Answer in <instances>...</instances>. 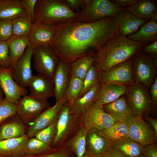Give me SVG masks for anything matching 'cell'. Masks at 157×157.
Listing matches in <instances>:
<instances>
[{
    "label": "cell",
    "instance_id": "6da1fadb",
    "mask_svg": "<svg viewBox=\"0 0 157 157\" xmlns=\"http://www.w3.org/2000/svg\"><path fill=\"white\" fill-rule=\"evenodd\" d=\"M55 25L56 34L49 45L61 59L68 64L84 56H93L119 33L115 17L92 23L75 21Z\"/></svg>",
    "mask_w": 157,
    "mask_h": 157
},
{
    "label": "cell",
    "instance_id": "7a4b0ae2",
    "mask_svg": "<svg viewBox=\"0 0 157 157\" xmlns=\"http://www.w3.org/2000/svg\"><path fill=\"white\" fill-rule=\"evenodd\" d=\"M145 45L119 33L109 40L93 56V64L99 71L131 58Z\"/></svg>",
    "mask_w": 157,
    "mask_h": 157
},
{
    "label": "cell",
    "instance_id": "3957f363",
    "mask_svg": "<svg viewBox=\"0 0 157 157\" xmlns=\"http://www.w3.org/2000/svg\"><path fill=\"white\" fill-rule=\"evenodd\" d=\"M83 114L77 110L67 101L57 115L56 130L52 148L61 147L73 137L83 126Z\"/></svg>",
    "mask_w": 157,
    "mask_h": 157
},
{
    "label": "cell",
    "instance_id": "277c9868",
    "mask_svg": "<svg viewBox=\"0 0 157 157\" xmlns=\"http://www.w3.org/2000/svg\"><path fill=\"white\" fill-rule=\"evenodd\" d=\"M34 15V22L54 25L79 19V14L72 11L65 0H37Z\"/></svg>",
    "mask_w": 157,
    "mask_h": 157
},
{
    "label": "cell",
    "instance_id": "5b68a950",
    "mask_svg": "<svg viewBox=\"0 0 157 157\" xmlns=\"http://www.w3.org/2000/svg\"><path fill=\"white\" fill-rule=\"evenodd\" d=\"M33 67L38 74L51 81L61 58L50 45L34 47Z\"/></svg>",
    "mask_w": 157,
    "mask_h": 157
},
{
    "label": "cell",
    "instance_id": "8992f818",
    "mask_svg": "<svg viewBox=\"0 0 157 157\" xmlns=\"http://www.w3.org/2000/svg\"><path fill=\"white\" fill-rule=\"evenodd\" d=\"M126 9L121 8L110 0H89L79 13L78 21L92 23L108 17H115L119 11Z\"/></svg>",
    "mask_w": 157,
    "mask_h": 157
},
{
    "label": "cell",
    "instance_id": "52a82bcc",
    "mask_svg": "<svg viewBox=\"0 0 157 157\" xmlns=\"http://www.w3.org/2000/svg\"><path fill=\"white\" fill-rule=\"evenodd\" d=\"M131 63L134 83H140L149 88L157 75V67L153 58L140 51L131 58Z\"/></svg>",
    "mask_w": 157,
    "mask_h": 157
},
{
    "label": "cell",
    "instance_id": "ba28073f",
    "mask_svg": "<svg viewBox=\"0 0 157 157\" xmlns=\"http://www.w3.org/2000/svg\"><path fill=\"white\" fill-rule=\"evenodd\" d=\"M149 89L142 84L136 83L127 87L126 100L136 116L142 117L144 112L151 109Z\"/></svg>",
    "mask_w": 157,
    "mask_h": 157
},
{
    "label": "cell",
    "instance_id": "9c48e42d",
    "mask_svg": "<svg viewBox=\"0 0 157 157\" xmlns=\"http://www.w3.org/2000/svg\"><path fill=\"white\" fill-rule=\"evenodd\" d=\"M99 83L101 85L113 83L127 87L134 83L132 72L131 58L115 65L105 71L99 72Z\"/></svg>",
    "mask_w": 157,
    "mask_h": 157
},
{
    "label": "cell",
    "instance_id": "30bf717a",
    "mask_svg": "<svg viewBox=\"0 0 157 157\" xmlns=\"http://www.w3.org/2000/svg\"><path fill=\"white\" fill-rule=\"evenodd\" d=\"M16 105L17 114L26 126L51 106L47 100L35 99L29 94L22 97Z\"/></svg>",
    "mask_w": 157,
    "mask_h": 157
},
{
    "label": "cell",
    "instance_id": "8fae6325",
    "mask_svg": "<svg viewBox=\"0 0 157 157\" xmlns=\"http://www.w3.org/2000/svg\"><path fill=\"white\" fill-rule=\"evenodd\" d=\"M115 122L102 106L94 102L83 114V126L88 130L99 131L109 127Z\"/></svg>",
    "mask_w": 157,
    "mask_h": 157
},
{
    "label": "cell",
    "instance_id": "7c38bea8",
    "mask_svg": "<svg viewBox=\"0 0 157 157\" xmlns=\"http://www.w3.org/2000/svg\"><path fill=\"white\" fill-rule=\"evenodd\" d=\"M129 137L142 146L155 143L157 135L148 122L142 117L135 116L130 122Z\"/></svg>",
    "mask_w": 157,
    "mask_h": 157
},
{
    "label": "cell",
    "instance_id": "4fadbf2b",
    "mask_svg": "<svg viewBox=\"0 0 157 157\" xmlns=\"http://www.w3.org/2000/svg\"><path fill=\"white\" fill-rule=\"evenodd\" d=\"M10 67H0V85L5 98L9 102L17 104L22 97L27 95L28 90L20 86L14 80Z\"/></svg>",
    "mask_w": 157,
    "mask_h": 157
},
{
    "label": "cell",
    "instance_id": "5bb4252c",
    "mask_svg": "<svg viewBox=\"0 0 157 157\" xmlns=\"http://www.w3.org/2000/svg\"><path fill=\"white\" fill-rule=\"evenodd\" d=\"M33 48L34 46L31 44L28 45L12 69L14 80L20 86L24 88L28 87L33 75L31 67Z\"/></svg>",
    "mask_w": 157,
    "mask_h": 157
},
{
    "label": "cell",
    "instance_id": "9a60e30c",
    "mask_svg": "<svg viewBox=\"0 0 157 157\" xmlns=\"http://www.w3.org/2000/svg\"><path fill=\"white\" fill-rule=\"evenodd\" d=\"M67 101L66 95L55 104L42 111L32 122L26 126V134L28 138L34 137L38 131L49 126L56 119L61 108Z\"/></svg>",
    "mask_w": 157,
    "mask_h": 157
},
{
    "label": "cell",
    "instance_id": "2e32d148",
    "mask_svg": "<svg viewBox=\"0 0 157 157\" xmlns=\"http://www.w3.org/2000/svg\"><path fill=\"white\" fill-rule=\"evenodd\" d=\"M56 32L55 25L46 23L34 22L28 37L34 47L49 45Z\"/></svg>",
    "mask_w": 157,
    "mask_h": 157
},
{
    "label": "cell",
    "instance_id": "e0dca14e",
    "mask_svg": "<svg viewBox=\"0 0 157 157\" xmlns=\"http://www.w3.org/2000/svg\"><path fill=\"white\" fill-rule=\"evenodd\" d=\"M102 106L104 110L116 122H122L128 125L136 116L127 104L125 97L122 96L116 100Z\"/></svg>",
    "mask_w": 157,
    "mask_h": 157
},
{
    "label": "cell",
    "instance_id": "ac0fdd59",
    "mask_svg": "<svg viewBox=\"0 0 157 157\" xmlns=\"http://www.w3.org/2000/svg\"><path fill=\"white\" fill-rule=\"evenodd\" d=\"M115 17L118 26L119 33L126 37L137 32L143 24L148 21L134 15L127 9L119 11Z\"/></svg>",
    "mask_w": 157,
    "mask_h": 157
},
{
    "label": "cell",
    "instance_id": "d6986e66",
    "mask_svg": "<svg viewBox=\"0 0 157 157\" xmlns=\"http://www.w3.org/2000/svg\"><path fill=\"white\" fill-rule=\"evenodd\" d=\"M28 139L25 134L19 137L0 140V156L5 157L26 156Z\"/></svg>",
    "mask_w": 157,
    "mask_h": 157
},
{
    "label": "cell",
    "instance_id": "ffe728a7",
    "mask_svg": "<svg viewBox=\"0 0 157 157\" xmlns=\"http://www.w3.org/2000/svg\"><path fill=\"white\" fill-rule=\"evenodd\" d=\"M112 143L98 131L88 130L85 138V153L91 157H101Z\"/></svg>",
    "mask_w": 157,
    "mask_h": 157
},
{
    "label": "cell",
    "instance_id": "44dd1931",
    "mask_svg": "<svg viewBox=\"0 0 157 157\" xmlns=\"http://www.w3.org/2000/svg\"><path fill=\"white\" fill-rule=\"evenodd\" d=\"M70 64L61 60L54 74L52 82L56 101L66 94L70 81Z\"/></svg>",
    "mask_w": 157,
    "mask_h": 157
},
{
    "label": "cell",
    "instance_id": "7402d4cb",
    "mask_svg": "<svg viewBox=\"0 0 157 157\" xmlns=\"http://www.w3.org/2000/svg\"><path fill=\"white\" fill-rule=\"evenodd\" d=\"M26 126L16 114L0 125V140L21 137L26 134Z\"/></svg>",
    "mask_w": 157,
    "mask_h": 157
},
{
    "label": "cell",
    "instance_id": "603a6c76",
    "mask_svg": "<svg viewBox=\"0 0 157 157\" xmlns=\"http://www.w3.org/2000/svg\"><path fill=\"white\" fill-rule=\"evenodd\" d=\"M29 95L40 99H47L54 95L52 82L39 74L33 75L28 85Z\"/></svg>",
    "mask_w": 157,
    "mask_h": 157
},
{
    "label": "cell",
    "instance_id": "cb8c5ba5",
    "mask_svg": "<svg viewBox=\"0 0 157 157\" xmlns=\"http://www.w3.org/2000/svg\"><path fill=\"white\" fill-rule=\"evenodd\" d=\"M127 89L125 86L115 83L101 85L94 102L101 106L111 103L125 94Z\"/></svg>",
    "mask_w": 157,
    "mask_h": 157
},
{
    "label": "cell",
    "instance_id": "d4e9b609",
    "mask_svg": "<svg viewBox=\"0 0 157 157\" xmlns=\"http://www.w3.org/2000/svg\"><path fill=\"white\" fill-rule=\"evenodd\" d=\"M9 51L10 67L13 69L17 60L31 44L28 36L12 35L6 41Z\"/></svg>",
    "mask_w": 157,
    "mask_h": 157
},
{
    "label": "cell",
    "instance_id": "484cf974",
    "mask_svg": "<svg viewBox=\"0 0 157 157\" xmlns=\"http://www.w3.org/2000/svg\"><path fill=\"white\" fill-rule=\"evenodd\" d=\"M129 39L147 44L157 40V21L152 19L143 24Z\"/></svg>",
    "mask_w": 157,
    "mask_h": 157
},
{
    "label": "cell",
    "instance_id": "4316f807",
    "mask_svg": "<svg viewBox=\"0 0 157 157\" xmlns=\"http://www.w3.org/2000/svg\"><path fill=\"white\" fill-rule=\"evenodd\" d=\"M134 15L148 21H157V8L156 2L151 0H137L131 8L127 9Z\"/></svg>",
    "mask_w": 157,
    "mask_h": 157
},
{
    "label": "cell",
    "instance_id": "83f0119b",
    "mask_svg": "<svg viewBox=\"0 0 157 157\" xmlns=\"http://www.w3.org/2000/svg\"><path fill=\"white\" fill-rule=\"evenodd\" d=\"M27 16L26 10L19 0H4L0 6V20H13Z\"/></svg>",
    "mask_w": 157,
    "mask_h": 157
},
{
    "label": "cell",
    "instance_id": "f1b7e54d",
    "mask_svg": "<svg viewBox=\"0 0 157 157\" xmlns=\"http://www.w3.org/2000/svg\"><path fill=\"white\" fill-rule=\"evenodd\" d=\"M112 147L127 157H136L142 154V146L129 137L113 142Z\"/></svg>",
    "mask_w": 157,
    "mask_h": 157
},
{
    "label": "cell",
    "instance_id": "f546056e",
    "mask_svg": "<svg viewBox=\"0 0 157 157\" xmlns=\"http://www.w3.org/2000/svg\"><path fill=\"white\" fill-rule=\"evenodd\" d=\"M98 132L100 135L113 142L129 137V126L124 123L116 122L109 127Z\"/></svg>",
    "mask_w": 157,
    "mask_h": 157
},
{
    "label": "cell",
    "instance_id": "4dcf8cb0",
    "mask_svg": "<svg viewBox=\"0 0 157 157\" xmlns=\"http://www.w3.org/2000/svg\"><path fill=\"white\" fill-rule=\"evenodd\" d=\"M88 130L83 126L77 133L63 146L70 149L76 157H83L85 152V138Z\"/></svg>",
    "mask_w": 157,
    "mask_h": 157
},
{
    "label": "cell",
    "instance_id": "1f68e13d",
    "mask_svg": "<svg viewBox=\"0 0 157 157\" xmlns=\"http://www.w3.org/2000/svg\"><path fill=\"white\" fill-rule=\"evenodd\" d=\"M92 56L80 58L70 64V78L76 77L83 80L93 63Z\"/></svg>",
    "mask_w": 157,
    "mask_h": 157
},
{
    "label": "cell",
    "instance_id": "d6a6232c",
    "mask_svg": "<svg viewBox=\"0 0 157 157\" xmlns=\"http://www.w3.org/2000/svg\"><path fill=\"white\" fill-rule=\"evenodd\" d=\"M101 87L99 83L93 87L81 97L75 101L74 108L80 113L84 114L94 103Z\"/></svg>",
    "mask_w": 157,
    "mask_h": 157
},
{
    "label": "cell",
    "instance_id": "836d02e7",
    "mask_svg": "<svg viewBox=\"0 0 157 157\" xmlns=\"http://www.w3.org/2000/svg\"><path fill=\"white\" fill-rule=\"evenodd\" d=\"M12 21L13 35L28 36L33 23L27 16L20 17Z\"/></svg>",
    "mask_w": 157,
    "mask_h": 157
},
{
    "label": "cell",
    "instance_id": "e575fe53",
    "mask_svg": "<svg viewBox=\"0 0 157 157\" xmlns=\"http://www.w3.org/2000/svg\"><path fill=\"white\" fill-rule=\"evenodd\" d=\"M99 72L93 63L83 80V87L78 98L99 83Z\"/></svg>",
    "mask_w": 157,
    "mask_h": 157
},
{
    "label": "cell",
    "instance_id": "d590c367",
    "mask_svg": "<svg viewBox=\"0 0 157 157\" xmlns=\"http://www.w3.org/2000/svg\"><path fill=\"white\" fill-rule=\"evenodd\" d=\"M83 81L76 77L70 78L65 95L67 101L72 105L79 98L83 87Z\"/></svg>",
    "mask_w": 157,
    "mask_h": 157
},
{
    "label": "cell",
    "instance_id": "8d00e7d4",
    "mask_svg": "<svg viewBox=\"0 0 157 157\" xmlns=\"http://www.w3.org/2000/svg\"><path fill=\"white\" fill-rule=\"evenodd\" d=\"M52 149L50 145L33 137L29 138L28 141L27 156L41 154L50 151Z\"/></svg>",
    "mask_w": 157,
    "mask_h": 157
},
{
    "label": "cell",
    "instance_id": "74e56055",
    "mask_svg": "<svg viewBox=\"0 0 157 157\" xmlns=\"http://www.w3.org/2000/svg\"><path fill=\"white\" fill-rule=\"evenodd\" d=\"M56 119L50 125L38 131L34 137L37 139L51 146L56 135Z\"/></svg>",
    "mask_w": 157,
    "mask_h": 157
},
{
    "label": "cell",
    "instance_id": "f35d334b",
    "mask_svg": "<svg viewBox=\"0 0 157 157\" xmlns=\"http://www.w3.org/2000/svg\"><path fill=\"white\" fill-rule=\"evenodd\" d=\"M74 153L69 148L64 146L52 149L50 151L38 155L25 157H76Z\"/></svg>",
    "mask_w": 157,
    "mask_h": 157
},
{
    "label": "cell",
    "instance_id": "ab89813d",
    "mask_svg": "<svg viewBox=\"0 0 157 157\" xmlns=\"http://www.w3.org/2000/svg\"><path fill=\"white\" fill-rule=\"evenodd\" d=\"M16 104L7 101L5 98L0 100V125L8 118L17 114Z\"/></svg>",
    "mask_w": 157,
    "mask_h": 157
},
{
    "label": "cell",
    "instance_id": "60d3db41",
    "mask_svg": "<svg viewBox=\"0 0 157 157\" xmlns=\"http://www.w3.org/2000/svg\"><path fill=\"white\" fill-rule=\"evenodd\" d=\"M12 35V20H0V41H6Z\"/></svg>",
    "mask_w": 157,
    "mask_h": 157
},
{
    "label": "cell",
    "instance_id": "b9f144b4",
    "mask_svg": "<svg viewBox=\"0 0 157 157\" xmlns=\"http://www.w3.org/2000/svg\"><path fill=\"white\" fill-rule=\"evenodd\" d=\"M9 48L6 41H0V67H10Z\"/></svg>",
    "mask_w": 157,
    "mask_h": 157
},
{
    "label": "cell",
    "instance_id": "7bdbcfd3",
    "mask_svg": "<svg viewBox=\"0 0 157 157\" xmlns=\"http://www.w3.org/2000/svg\"><path fill=\"white\" fill-rule=\"evenodd\" d=\"M37 0H21V3L25 8L28 18L33 23L35 22L34 11Z\"/></svg>",
    "mask_w": 157,
    "mask_h": 157
},
{
    "label": "cell",
    "instance_id": "ee69618b",
    "mask_svg": "<svg viewBox=\"0 0 157 157\" xmlns=\"http://www.w3.org/2000/svg\"><path fill=\"white\" fill-rule=\"evenodd\" d=\"M89 0H65L70 9L78 13L86 6Z\"/></svg>",
    "mask_w": 157,
    "mask_h": 157
},
{
    "label": "cell",
    "instance_id": "f6af8a7d",
    "mask_svg": "<svg viewBox=\"0 0 157 157\" xmlns=\"http://www.w3.org/2000/svg\"><path fill=\"white\" fill-rule=\"evenodd\" d=\"M140 51L153 58L157 57V40L149 44L144 45Z\"/></svg>",
    "mask_w": 157,
    "mask_h": 157
},
{
    "label": "cell",
    "instance_id": "bcb514c9",
    "mask_svg": "<svg viewBox=\"0 0 157 157\" xmlns=\"http://www.w3.org/2000/svg\"><path fill=\"white\" fill-rule=\"evenodd\" d=\"M142 154L145 157H157V147L155 143L142 146Z\"/></svg>",
    "mask_w": 157,
    "mask_h": 157
},
{
    "label": "cell",
    "instance_id": "7dc6e473",
    "mask_svg": "<svg viewBox=\"0 0 157 157\" xmlns=\"http://www.w3.org/2000/svg\"><path fill=\"white\" fill-rule=\"evenodd\" d=\"M149 92L151 99V108L154 109L157 105V76H156L154 81L150 86Z\"/></svg>",
    "mask_w": 157,
    "mask_h": 157
},
{
    "label": "cell",
    "instance_id": "c3c4849f",
    "mask_svg": "<svg viewBox=\"0 0 157 157\" xmlns=\"http://www.w3.org/2000/svg\"><path fill=\"white\" fill-rule=\"evenodd\" d=\"M111 2L118 6L127 9L133 6L137 0H111Z\"/></svg>",
    "mask_w": 157,
    "mask_h": 157
},
{
    "label": "cell",
    "instance_id": "681fc988",
    "mask_svg": "<svg viewBox=\"0 0 157 157\" xmlns=\"http://www.w3.org/2000/svg\"><path fill=\"white\" fill-rule=\"evenodd\" d=\"M101 157H127L119 151L112 146L103 154Z\"/></svg>",
    "mask_w": 157,
    "mask_h": 157
},
{
    "label": "cell",
    "instance_id": "f907efd6",
    "mask_svg": "<svg viewBox=\"0 0 157 157\" xmlns=\"http://www.w3.org/2000/svg\"><path fill=\"white\" fill-rule=\"evenodd\" d=\"M145 118L147 122L151 126L157 135V119L149 116L148 115H146Z\"/></svg>",
    "mask_w": 157,
    "mask_h": 157
},
{
    "label": "cell",
    "instance_id": "816d5d0a",
    "mask_svg": "<svg viewBox=\"0 0 157 157\" xmlns=\"http://www.w3.org/2000/svg\"><path fill=\"white\" fill-rule=\"evenodd\" d=\"M5 98L4 92L0 85V100Z\"/></svg>",
    "mask_w": 157,
    "mask_h": 157
},
{
    "label": "cell",
    "instance_id": "f5cc1de1",
    "mask_svg": "<svg viewBox=\"0 0 157 157\" xmlns=\"http://www.w3.org/2000/svg\"><path fill=\"white\" fill-rule=\"evenodd\" d=\"M83 157H90L85 152V153L83 155Z\"/></svg>",
    "mask_w": 157,
    "mask_h": 157
},
{
    "label": "cell",
    "instance_id": "db71d44e",
    "mask_svg": "<svg viewBox=\"0 0 157 157\" xmlns=\"http://www.w3.org/2000/svg\"><path fill=\"white\" fill-rule=\"evenodd\" d=\"M145 157V156H144V155H143L142 154H141V155H140V156H137V157Z\"/></svg>",
    "mask_w": 157,
    "mask_h": 157
},
{
    "label": "cell",
    "instance_id": "11a10c76",
    "mask_svg": "<svg viewBox=\"0 0 157 157\" xmlns=\"http://www.w3.org/2000/svg\"><path fill=\"white\" fill-rule=\"evenodd\" d=\"M4 0H0V6L3 2Z\"/></svg>",
    "mask_w": 157,
    "mask_h": 157
},
{
    "label": "cell",
    "instance_id": "9f6ffc18",
    "mask_svg": "<svg viewBox=\"0 0 157 157\" xmlns=\"http://www.w3.org/2000/svg\"><path fill=\"white\" fill-rule=\"evenodd\" d=\"M0 157H3V156H0Z\"/></svg>",
    "mask_w": 157,
    "mask_h": 157
}]
</instances>
